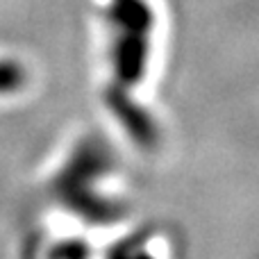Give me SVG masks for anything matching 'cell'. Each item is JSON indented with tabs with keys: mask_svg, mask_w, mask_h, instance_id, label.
Here are the masks:
<instances>
[{
	"mask_svg": "<svg viewBox=\"0 0 259 259\" xmlns=\"http://www.w3.org/2000/svg\"><path fill=\"white\" fill-rule=\"evenodd\" d=\"M109 57L114 80L107 96H130V87L146 75L155 16L148 0H109Z\"/></svg>",
	"mask_w": 259,
	"mask_h": 259,
	"instance_id": "6da1fadb",
	"label": "cell"
},
{
	"mask_svg": "<svg viewBox=\"0 0 259 259\" xmlns=\"http://www.w3.org/2000/svg\"><path fill=\"white\" fill-rule=\"evenodd\" d=\"M25 82V73L16 62H0V94L16 91Z\"/></svg>",
	"mask_w": 259,
	"mask_h": 259,
	"instance_id": "7a4b0ae2",
	"label": "cell"
}]
</instances>
